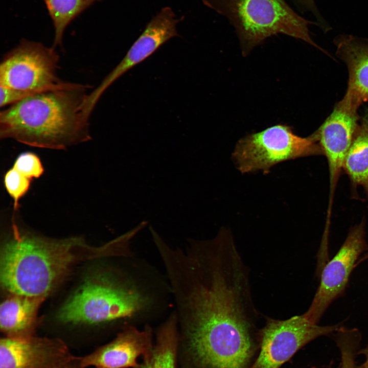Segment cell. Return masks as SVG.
Instances as JSON below:
<instances>
[{"label":"cell","mask_w":368,"mask_h":368,"mask_svg":"<svg viewBox=\"0 0 368 368\" xmlns=\"http://www.w3.org/2000/svg\"><path fill=\"white\" fill-rule=\"evenodd\" d=\"M360 368H366L363 365H362Z\"/></svg>","instance_id":"cell-25"},{"label":"cell","mask_w":368,"mask_h":368,"mask_svg":"<svg viewBox=\"0 0 368 368\" xmlns=\"http://www.w3.org/2000/svg\"><path fill=\"white\" fill-rule=\"evenodd\" d=\"M365 226L362 220L352 227L338 252L321 269L317 291L309 308L303 314L311 321L318 324L329 305L343 294L360 256L368 250Z\"/></svg>","instance_id":"cell-8"},{"label":"cell","mask_w":368,"mask_h":368,"mask_svg":"<svg viewBox=\"0 0 368 368\" xmlns=\"http://www.w3.org/2000/svg\"><path fill=\"white\" fill-rule=\"evenodd\" d=\"M293 4L302 11L311 13L315 16L319 25L324 26V20L318 11L314 0H291Z\"/></svg>","instance_id":"cell-21"},{"label":"cell","mask_w":368,"mask_h":368,"mask_svg":"<svg viewBox=\"0 0 368 368\" xmlns=\"http://www.w3.org/2000/svg\"><path fill=\"white\" fill-rule=\"evenodd\" d=\"M357 111L338 103L332 112L314 132L327 159L329 169L330 195L328 211H331L337 181L347 153L358 127Z\"/></svg>","instance_id":"cell-9"},{"label":"cell","mask_w":368,"mask_h":368,"mask_svg":"<svg viewBox=\"0 0 368 368\" xmlns=\"http://www.w3.org/2000/svg\"><path fill=\"white\" fill-rule=\"evenodd\" d=\"M340 328L319 326L303 314L284 320L266 317L259 331V354L250 368H280L309 342Z\"/></svg>","instance_id":"cell-7"},{"label":"cell","mask_w":368,"mask_h":368,"mask_svg":"<svg viewBox=\"0 0 368 368\" xmlns=\"http://www.w3.org/2000/svg\"><path fill=\"white\" fill-rule=\"evenodd\" d=\"M362 125L368 128V111L363 119Z\"/></svg>","instance_id":"cell-23"},{"label":"cell","mask_w":368,"mask_h":368,"mask_svg":"<svg viewBox=\"0 0 368 368\" xmlns=\"http://www.w3.org/2000/svg\"><path fill=\"white\" fill-rule=\"evenodd\" d=\"M178 326L177 317L173 311L160 327L151 353L137 368H176Z\"/></svg>","instance_id":"cell-15"},{"label":"cell","mask_w":368,"mask_h":368,"mask_svg":"<svg viewBox=\"0 0 368 368\" xmlns=\"http://www.w3.org/2000/svg\"><path fill=\"white\" fill-rule=\"evenodd\" d=\"M365 367L368 368V355H367V359L365 363L363 365Z\"/></svg>","instance_id":"cell-24"},{"label":"cell","mask_w":368,"mask_h":368,"mask_svg":"<svg viewBox=\"0 0 368 368\" xmlns=\"http://www.w3.org/2000/svg\"><path fill=\"white\" fill-rule=\"evenodd\" d=\"M59 57L53 48L23 40L6 53L0 66L1 107L38 93L72 88L58 78Z\"/></svg>","instance_id":"cell-5"},{"label":"cell","mask_w":368,"mask_h":368,"mask_svg":"<svg viewBox=\"0 0 368 368\" xmlns=\"http://www.w3.org/2000/svg\"><path fill=\"white\" fill-rule=\"evenodd\" d=\"M312 368H314V367H312Z\"/></svg>","instance_id":"cell-26"},{"label":"cell","mask_w":368,"mask_h":368,"mask_svg":"<svg viewBox=\"0 0 368 368\" xmlns=\"http://www.w3.org/2000/svg\"><path fill=\"white\" fill-rule=\"evenodd\" d=\"M90 86L38 93L0 113V137L40 148L65 149L91 139L84 103Z\"/></svg>","instance_id":"cell-1"},{"label":"cell","mask_w":368,"mask_h":368,"mask_svg":"<svg viewBox=\"0 0 368 368\" xmlns=\"http://www.w3.org/2000/svg\"><path fill=\"white\" fill-rule=\"evenodd\" d=\"M335 43L337 53L349 73L347 91L340 102L357 111L368 101V39L346 35L338 37Z\"/></svg>","instance_id":"cell-12"},{"label":"cell","mask_w":368,"mask_h":368,"mask_svg":"<svg viewBox=\"0 0 368 368\" xmlns=\"http://www.w3.org/2000/svg\"><path fill=\"white\" fill-rule=\"evenodd\" d=\"M55 29L54 46L60 45L67 25L96 2L102 0H44Z\"/></svg>","instance_id":"cell-17"},{"label":"cell","mask_w":368,"mask_h":368,"mask_svg":"<svg viewBox=\"0 0 368 368\" xmlns=\"http://www.w3.org/2000/svg\"><path fill=\"white\" fill-rule=\"evenodd\" d=\"M15 213L11 235L1 251V286L13 294L46 297L88 246L80 237L52 239L21 231Z\"/></svg>","instance_id":"cell-2"},{"label":"cell","mask_w":368,"mask_h":368,"mask_svg":"<svg viewBox=\"0 0 368 368\" xmlns=\"http://www.w3.org/2000/svg\"><path fill=\"white\" fill-rule=\"evenodd\" d=\"M56 342L30 337H9L0 342V368H47L63 352Z\"/></svg>","instance_id":"cell-13"},{"label":"cell","mask_w":368,"mask_h":368,"mask_svg":"<svg viewBox=\"0 0 368 368\" xmlns=\"http://www.w3.org/2000/svg\"><path fill=\"white\" fill-rule=\"evenodd\" d=\"M179 20L171 8H163L148 23L121 61L91 92L92 97L98 100L116 80L148 58L170 39L178 36L176 26Z\"/></svg>","instance_id":"cell-10"},{"label":"cell","mask_w":368,"mask_h":368,"mask_svg":"<svg viewBox=\"0 0 368 368\" xmlns=\"http://www.w3.org/2000/svg\"><path fill=\"white\" fill-rule=\"evenodd\" d=\"M339 344L341 354V368H355L353 347L351 342L352 333L343 332L339 333Z\"/></svg>","instance_id":"cell-20"},{"label":"cell","mask_w":368,"mask_h":368,"mask_svg":"<svg viewBox=\"0 0 368 368\" xmlns=\"http://www.w3.org/2000/svg\"><path fill=\"white\" fill-rule=\"evenodd\" d=\"M11 294L1 305V329L9 337H29L28 335L36 324L39 308L45 297Z\"/></svg>","instance_id":"cell-14"},{"label":"cell","mask_w":368,"mask_h":368,"mask_svg":"<svg viewBox=\"0 0 368 368\" xmlns=\"http://www.w3.org/2000/svg\"><path fill=\"white\" fill-rule=\"evenodd\" d=\"M31 180L12 167L5 174L4 184L5 188L13 201V210L17 212L20 200L29 191Z\"/></svg>","instance_id":"cell-18"},{"label":"cell","mask_w":368,"mask_h":368,"mask_svg":"<svg viewBox=\"0 0 368 368\" xmlns=\"http://www.w3.org/2000/svg\"><path fill=\"white\" fill-rule=\"evenodd\" d=\"M367 260H368V250L366 252H365L363 255L360 257L356 264V266H358L361 263L364 262Z\"/></svg>","instance_id":"cell-22"},{"label":"cell","mask_w":368,"mask_h":368,"mask_svg":"<svg viewBox=\"0 0 368 368\" xmlns=\"http://www.w3.org/2000/svg\"><path fill=\"white\" fill-rule=\"evenodd\" d=\"M234 28L245 55L267 38L283 34L320 49L309 27L317 24L303 17L285 0H202ZM318 25V24H317Z\"/></svg>","instance_id":"cell-4"},{"label":"cell","mask_w":368,"mask_h":368,"mask_svg":"<svg viewBox=\"0 0 368 368\" xmlns=\"http://www.w3.org/2000/svg\"><path fill=\"white\" fill-rule=\"evenodd\" d=\"M12 167L31 180L39 178L44 171L40 158L32 152H25L19 154Z\"/></svg>","instance_id":"cell-19"},{"label":"cell","mask_w":368,"mask_h":368,"mask_svg":"<svg viewBox=\"0 0 368 368\" xmlns=\"http://www.w3.org/2000/svg\"><path fill=\"white\" fill-rule=\"evenodd\" d=\"M152 331L150 327L139 330L128 326L110 343L103 346L81 362L82 367L137 368V360L145 357L151 352Z\"/></svg>","instance_id":"cell-11"},{"label":"cell","mask_w":368,"mask_h":368,"mask_svg":"<svg viewBox=\"0 0 368 368\" xmlns=\"http://www.w3.org/2000/svg\"><path fill=\"white\" fill-rule=\"evenodd\" d=\"M153 298L129 273H105L86 279L57 313L61 321L96 324L145 315Z\"/></svg>","instance_id":"cell-3"},{"label":"cell","mask_w":368,"mask_h":368,"mask_svg":"<svg viewBox=\"0 0 368 368\" xmlns=\"http://www.w3.org/2000/svg\"><path fill=\"white\" fill-rule=\"evenodd\" d=\"M343 170L353 185L362 187L368 196V128L358 126L345 157Z\"/></svg>","instance_id":"cell-16"},{"label":"cell","mask_w":368,"mask_h":368,"mask_svg":"<svg viewBox=\"0 0 368 368\" xmlns=\"http://www.w3.org/2000/svg\"><path fill=\"white\" fill-rule=\"evenodd\" d=\"M323 154L314 133L302 137L290 127L277 124L240 139L232 157L242 173L259 171L266 173L282 162Z\"/></svg>","instance_id":"cell-6"}]
</instances>
